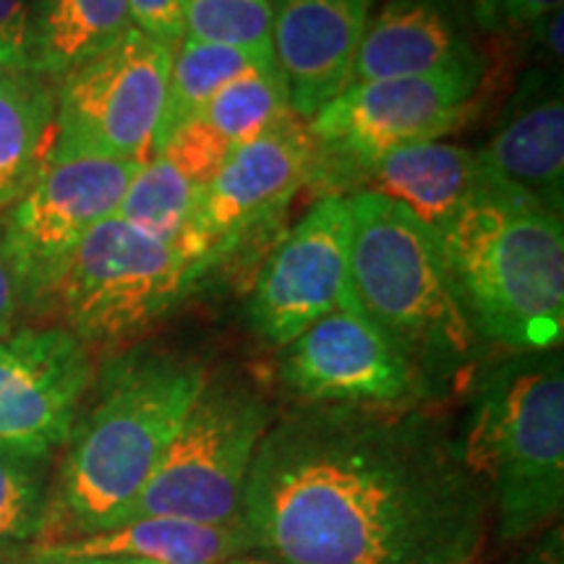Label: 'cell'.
I'll return each instance as SVG.
<instances>
[{"mask_svg":"<svg viewBox=\"0 0 564 564\" xmlns=\"http://www.w3.org/2000/svg\"><path fill=\"white\" fill-rule=\"evenodd\" d=\"M460 457L484 486L505 541L560 520L564 507V371L560 350L512 352L476 382Z\"/></svg>","mask_w":564,"mask_h":564,"instance_id":"cell-5","label":"cell"},{"mask_svg":"<svg viewBox=\"0 0 564 564\" xmlns=\"http://www.w3.org/2000/svg\"><path fill=\"white\" fill-rule=\"evenodd\" d=\"M76 564H102V562H76Z\"/></svg>","mask_w":564,"mask_h":564,"instance_id":"cell-33","label":"cell"},{"mask_svg":"<svg viewBox=\"0 0 564 564\" xmlns=\"http://www.w3.org/2000/svg\"><path fill=\"white\" fill-rule=\"evenodd\" d=\"M26 314L24 285L13 264L9 246H6L3 230H0V337L17 333L21 316Z\"/></svg>","mask_w":564,"mask_h":564,"instance_id":"cell-30","label":"cell"},{"mask_svg":"<svg viewBox=\"0 0 564 564\" xmlns=\"http://www.w3.org/2000/svg\"><path fill=\"white\" fill-rule=\"evenodd\" d=\"M481 82L484 66L350 82L308 121L316 150L312 183L322 196L343 194L387 154L457 131L470 118Z\"/></svg>","mask_w":564,"mask_h":564,"instance_id":"cell-8","label":"cell"},{"mask_svg":"<svg viewBox=\"0 0 564 564\" xmlns=\"http://www.w3.org/2000/svg\"><path fill=\"white\" fill-rule=\"evenodd\" d=\"M468 0H387L366 24L350 82L484 66Z\"/></svg>","mask_w":564,"mask_h":564,"instance_id":"cell-16","label":"cell"},{"mask_svg":"<svg viewBox=\"0 0 564 564\" xmlns=\"http://www.w3.org/2000/svg\"><path fill=\"white\" fill-rule=\"evenodd\" d=\"M30 0H0V70L24 68Z\"/></svg>","mask_w":564,"mask_h":564,"instance_id":"cell-29","label":"cell"},{"mask_svg":"<svg viewBox=\"0 0 564 564\" xmlns=\"http://www.w3.org/2000/svg\"><path fill=\"white\" fill-rule=\"evenodd\" d=\"M133 26L129 0H30L24 70L58 84Z\"/></svg>","mask_w":564,"mask_h":564,"instance_id":"cell-19","label":"cell"},{"mask_svg":"<svg viewBox=\"0 0 564 564\" xmlns=\"http://www.w3.org/2000/svg\"><path fill=\"white\" fill-rule=\"evenodd\" d=\"M478 158L497 178L562 212L564 102L560 91L510 118L502 131L478 150Z\"/></svg>","mask_w":564,"mask_h":564,"instance_id":"cell-20","label":"cell"},{"mask_svg":"<svg viewBox=\"0 0 564 564\" xmlns=\"http://www.w3.org/2000/svg\"><path fill=\"white\" fill-rule=\"evenodd\" d=\"M274 0H183L188 40L232 47L267 68H278L272 51Z\"/></svg>","mask_w":564,"mask_h":564,"instance_id":"cell-26","label":"cell"},{"mask_svg":"<svg viewBox=\"0 0 564 564\" xmlns=\"http://www.w3.org/2000/svg\"><path fill=\"white\" fill-rule=\"evenodd\" d=\"M293 116L280 70L253 66L217 91L196 121L215 131L232 150Z\"/></svg>","mask_w":564,"mask_h":564,"instance_id":"cell-24","label":"cell"},{"mask_svg":"<svg viewBox=\"0 0 564 564\" xmlns=\"http://www.w3.org/2000/svg\"><path fill=\"white\" fill-rule=\"evenodd\" d=\"M436 238L478 340L512 352L560 350L562 212L499 186L468 204Z\"/></svg>","mask_w":564,"mask_h":564,"instance_id":"cell-3","label":"cell"},{"mask_svg":"<svg viewBox=\"0 0 564 564\" xmlns=\"http://www.w3.org/2000/svg\"><path fill=\"white\" fill-rule=\"evenodd\" d=\"M144 162L53 152L26 194L0 223L24 285L26 314L37 316L63 267L89 230L118 215Z\"/></svg>","mask_w":564,"mask_h":564,"instance_id":"cell-10","label":"cell"},{"mask_svg":"<svg viewBox=\"0 0 564 564\" xmlns=\"http://www.w3.org/2000/svg\"><path fill=\"white\" fill-rule=\"evenodd\" d=\"M350 264L345 299L405 352L426 382H447L478 345L440 238L403 204L377 192L348 194Z\"/></svg>","mask_w":564,"mask_h":564,"instance_id":"cell-4","label":"cell"},{"mask_svg":"<svg viewBox=\"0 0 564 564\" xmlns=\"http://www.w3.org/2000/svg\"><path fill=\"white\" fill-rule=\"evenodd\" d=\"M95 384L91 350L63 327L0 337V444L53 455Z\"/></svg>","mask_w":564,"mask_h":564,"instance_id":"cell-14","label":"cell"},{"mask_svg":"<svg viewBox=\"0 0 564 564\" xmlns=\"http://www.w3.org/2000/svg\"><path fill=\"white\" fill-rule=\"evenodd\" d=\"M350 225L348 194H324L270 253L246 303L267 345L285 348L345 299Z\"/></svg>","mask_w":564,"mask_h":564,"instance_id":"cell-13","label":"cell"},{"mask_svg":"<svg viewBox=\"0 0 564 564\" xmlns=\"http://www.w3.org/2000/svg\"><path fill=\"white\" fill-rule=\"evenodd\" d=\"M223 564H288V562H278V560H267V556H259V554H238V556H230L228 562Z\"/></svg>","mask_w":564,"mask_h":564,"instance_id":"cell-31","label":"cell"},{"mask_svg":"<svg viewBox=\"0 0 564 564\" xmlns=\"http://www.w3.org/2000/svg\"><path fill=\"white\" fill-rule=\"evenodd\" d=\"M470 21L484 32L533 30L554 11H562V0H468Z\"/></svg>","mask_w":564,"mask_h":564,"instance_id":"cell-27","label":"cell"},{"mask_svg":"<svg viewBox=\"0 0 564 564\" xmlns=\"http://www.w3.org/2000/svg\"><path fill=\"white\" fill-rule=\"evenodd\" d=\"M207 264L183 246L144 236L110 217L84 236L42 303V319L87 348H118L167 319Z\"/></svg>","mask_w":564,"mask_h":564,"instance_id":"cell-6","label":"cell"},{"mask_svg":"<svg viewBox=\"0 0 564 564\" xmlns=\"http://www.w3.org/2000/svg\"><path fill=\"white\" fill-rule=\"evenodd\" d=\"M53 455L0 444V560L40 539Z\"/></svg>","mask_w":564,"mask_h":564,"instance_id":"cell-25","label":"cell"},{"mask_svg":"<svg viewBox=\"0 0 564 564\" xmlns=\"http://www.w3.org/2000/svg\"><path fill=\"white\" fill-rule=\"evenodd\" d=\"M364 183L366 192L403 204L434 232L447 228L478 196L510 186L484 165L476 150L444 141H423L387 154Z\"/></svg>","mask_w":564,"mask_h":564,"instance_id":"cell-17","label":"cell"},{"mask_svg":"<svg viewBox=\"0 0 564 564\" xmlns=\"http://www.w3.org/2000/svg\"><path fill=\"white\" fill-rule=\"evenodd\" d=\"M314 154L308 121L295 116L232 147L196 202L183 249L207 267L230 253L312 183Z\"/></svg>","mask_w":564,"mask_h":564,"instance_id":"cell-12","label":"cell"},{"mask_svg":"<svg viewBox=\"0 0 564 564\" xmlns=\"http://www.w3.org/2000/svg\"><path fill=\"white\" fill-rule=\"evenodd\" d=\"M253 66H262V63L241 51L183 37L171 63L165 108H162L158 133H154L152 154L160 152L181 129L194 123L217 91Z\"/></svg>","mask_w":564,"mask_h":564,"instance_id":"cell-22","label":"cell"},{"mask_svg":"<svg viewBox=\"0 0 564 564\" xmlns=\"http://www.w3.org/2000/svg\"><path fill=\"white\" fill-rule=\"evenodd\" d=\"M371 0H278L272 51L295 118L312 121L352 79Z\"/></svg>","mask_w":564,"mask_h":564,"instance_id":"cell-15","label":"cell"},{"mask_svg":"<svg viewBox=\"0 0 564 564\" xmlns=\"http://www.w3.org/2000/svg\"><path fill=\"white\" fill-rule=\"evenodd\" d=\"M272 421L270 405L251 384L207 377L123 523L171 518L199 525H241L253 455Z\"/></svg>","mask_w":564,"mask_h":564,"instance_id":"cell-7","label":"cell"},{"mask_svg":"<svg viewBox=\"0 0 564 564\" xmlns=\"http://www.w3.org/2000/svg\"><path fill=\"white\" fill-rule=\"evenodd\" d=\"M241 525H199L171 518L129 520L108 531L63 544L34 546L32 564L76 562H147V564H223L246 554Z\"/></svg>","mask_w":564,"mask_h":564,"instance_id":"cell-18","label":"cell"},{"mask_svg":"<svg viewBox=\"0 0 564 564\" xmlns=\"http://www.w3.org/2000/svg\"><path fill=\"white\" fill-rule=\"evenodd\" d=\"M175 47L131 26L116 45L55 84V150L147 162Z\"/></svg>","mask_w":564,"mask_h":564,"instance_id":"cell-9","label":"cell"},{"mask_svg":"<svg viewBox=\"0 0 564 564\" xmlns=\"http://www.w3.org/2000/svg\"><path fill=\"white\" fill-rule=\"evenodd\" d=\"M207 377L196 358L167 350L110 358L61 447L37 546L121 525Z\"/></svg>","mask_w":564,"mask_h":564,"instance_id":"cell-2","label":"cell"},{"mask_svg":"<svg viewBox=\"0 0 564 564\" xmlns=\"http://www.w3.org/2000/svg\"><path fill=\"white\" fill-rule=\"evenodd\" d=\"M202 192L171 154L154 152L131 178L116 217L144 236L183 246Z\"/></svg>","mask_w":564,"mask_h":564,"instance_id":"cell-23","label":"cell"},{"mask_svg":"<svg viewBox=\"0 0 564 564\" xmlns=\"http://www.w3.org/2000/svg\"><path fill=\"white\" fill-rule=\"evenodd\" d=\"M489 520L460 444L413 408L274 419L241 507L246 549L288 564H474Z\"/></svg>","mask_w":564,"mask_h":564,"instance_id":"cell-1","label":"cell"},{"mask_svg":"<svg viewBox=\"0 0 564 564\" xmlns=\"http://www.w3.org/2000/svg\"><path fill=\"white\" fill-rule=\"evenodd\" d=\"M102 564H147V562H102Z\"/></svg>","mask_w":564,"mask_h":564,"instance_id":"cell-32","label":"cell"},{"mask_svg":"<svg viewBox=\"0 0 564 564\" xmlns=\"http://www.w3.org/2000/svg\"><path fill=\"white\" fill-rule=\"evenodd\" d=\"M55 150V84L0 70V212H9Z\"/></svg>","mask_w":564,"mask_h":564,"instance_id":"cell-21","label":"cell"},{"mask_svg":"<svg viewBox=\"0 0 564 564\" xmlns=\"http://www.w3.org/2000/svg\"><path fill=\"white\" fill-rule=\"evenodd\" d=\"M280 382L306 405L411 408L432 384L348 299L280 348Z\"/></svg>","mask_w":564,"mask_h":564,"instance_id":"cell-11","label":"cell"},{"mask_svg":"<svg viewBox=\"0 0 564 564\" xmlns=\"http://www.w3.org/2000/svg\"><path fill=\"white\" fill-rule=\"evenodd\" d=\"M129 11L139 32L178 51L183 37H186L183 0H129Z\"/></svg>","mask_w":564,"mask_h":564,"instance_id":"cell-28","label":"cell"}]
</instances>
